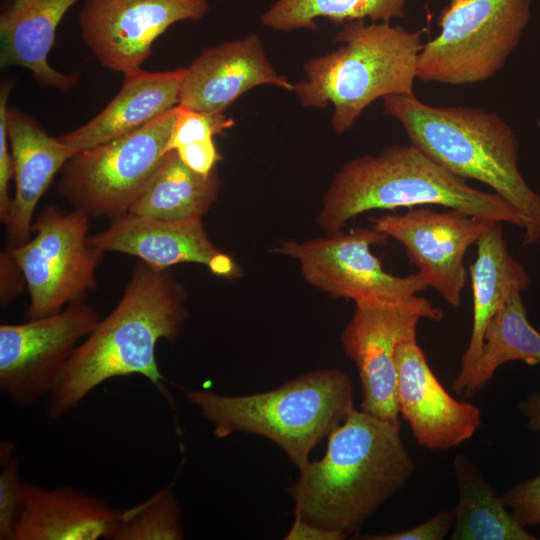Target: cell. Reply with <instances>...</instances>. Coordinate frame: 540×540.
Masks as SVG:
<instances>
[{"label":"cell","instance_id":"obj_28","mask_svg":"<svg viewBox=\"0 0 540 540\" xmlns=\"http://www.w3.org/2000/svg\"><path fill=\"white\" fill-rule=\"evenodd\" d=\"M24 482L19 474L15 444L0 441V539L13 540L22 502Z\"/></svg>","mask_w":540,"mask_h":540},{"label":"cell","instance_id":"obj_3","mask_svg":"<svg viewBox=\"0 0 540 540\" xmlns=\"http://www.w3.org/2000/svg\"><path fill=\"white\" fill-rule=\"evenodd\" d=\"M384 115L396 120L410 144L467 180L479 181L525 218L523 246L540 240V194L518 167L519 143L497 113L465 106H433L412 95L383 98Z\"/></svg>","mask_w":540,"mask_h":540},{"label":"cell","instance_id":"obj_12","mask_svg":"<svg viewBox=\"0 0 540 540\" xmlns=\"http://www.w3.org/2000/svg\"><path fill=\"white\" fill-rule=\"evenodd\" d=\"M98 321L97 311L84 299L50 316L1 324V392L22 406L50 394L79 341Z\"/></svg>","mask_w":540,"mask_h":540},{"label":"cell","instance_id":"obj_30","mask_svg":"<svg viewBox=\"0 0 540 540\" xmlns=\"http://www.w3.org/2000/svg\"><path fill=\"white\" fill-rule=\"evenodd\" d=\"M12 87V81H5L0 89V220L4 225L9 219L13 199L9 194V183L14 178V168L7 129L8 97Z\"/></svg>","mask_w":540,"mask_h":540},{"label":"cell","instance_id":"obj_33","mask_svg":"<svg viewBox=\"0 0 540 540\" xmlns=\"http://www.w3.org/2000/svg\"><path fill=\"white\" fill-rule=\"evenodd\" d=\"M175 152L186 166L203 175L210 174L222 159L214 138L185 145Z\"/></svg>","mask_w":540,"mask_h":540},{"label":"cell","instance_id":"obj_31","mask_svg":"<svg viewBox=\"0 0 540 540\" xmlns=\"http://www.w3.org/2000/svg\"><path fill=\"white\" fill-rule=\"evenodd\" d=\"M501 496L521 525L540 524V472L533 478L518 482Z\"/></svg>","mask_w":540,"mask_h":540},{"label":"cell","instance_id":"obj_19","mask_svg":"<svg viewBox=\"0 0 540 540\" xmlns=\"http://www.w3.org/2000/svg\"><path fill=\"white\" fill-rule=\"evenodd\" d=\"M183 73L184 68L140 69L124 75L121 89L99 114L58 138L77 154L138 130L179 105Z\"/></svg>","mask_w":540,"mask_h":540},{"label":"cell","instance_id":"obj_24","mask_svg":"<svg viewBox=\"0 0 540 540\" xmlns=\"http://www.w3.org/2000/svg\"><path fill=\"white\" fill-rule=\"evenodd\" d=\"M220 187L217 167L208 175L197 173L170 151L128 213L166 221L202 220Z\"/></svg>","mask_w":540,"mask_h":540},{"label":"cell","instance_id":"obj_29","mask_svg":"<svg viewBox=\"0 0 540 540\" xmlns=\"http://www.w3.org/2000/svg\"><path fill=\"white\" fill-rule=\"evenodd\" d=\"M234 124L224 114L210 115L178 105L177 118L166 146V153L199 141L214 138Z\"/></svg>","mask_w":540,"mask_h":540},{"label":"cell","instance_id":"obj_7","mask_svg":"<svg viewBox=\"0 0 540 540\" xmlns=\"http://www.w3.org/2000/svg\"><path fill=\"white\" fill-rule=\"evenodd\" d=\"M533 0H450L437 24L440 33L423 45L416 78L446 85L490 79L519 45Z\"/></svg>","mask_w":540,"mask_h":540},{"label":"cell","instance_id":"obj_21","mask_svg":"<svg viewBox=\"0 0 540 540\" xmlns=\"http://www.w3.org/2000/svg\"><path fill=\"white\" fill-rule=\"evenodd\" d=\"M79 0H7L0 14V66L30 70L43 85L62 92L78 82V75L54 69L48 55L64 15Z\"/></svg>","mask_w":540,"mask_h":540},{"label":"cell","instance_id":"obj_18","mask_svg":"<svg viewBox=\"0 0 540 540\" xmlns=\"http://www.w3.org/2000/svg\"><path fill=\"white\" fill-rule=\"evenodd\" d=\"M7 129L14 168L15 194L5 224L10 247L25 244L32 233L35 208L55 175L73 155L31 115L8 107Z\"/></svg>","mask_w":540,"mask_h":540},{"label":"cell","instance_id":"obj_2","mask_svg":"<svg viewBox=\"0 0 540 540\" xmlns=\"http://www.w3.org/2000/svg\"><path fill=\"white\" fill-rule=\"evenodd\" d=\"M186 301V289L170 268L137 263L115 308L67 361L49 394V418H61L97 386L116 377L141 375L166 396L156 347L159 340L179 335L188 318Z\"/></svg>","mask_w":540,"mask_h":540},{"label":"cell","instance_id":"obj_35","mask_svg":"<svg viewBox=\"0 0 540 540\" xmlns=\"http://www.w3.org/2000/svg\"><path fill=\"white\" fill-rule=\"evenodd\" d=\"M286 540H341L336 533L324 530L316 525L294 517L293 524L285 537Z\"/></svg>","mask_w":540,"mask_h":540},{"label":"cell","instance_id":"obj_36","mask_svg":"<svg viewBox=\"0 0 540 540\" xmlns=\"http://www.w3.org/2000/svg\"><path fill=\"white\" fill-rule=\"evenodd\" d=\"M519 409L526 419L527 428L540 431V392L529 395L519 404Z\"/></svg>","mask_w":540,"mask_h":540},{"label":"cell","instance_id":"obj_34","mask_svg":"<svg viewBox=\"0 0 540 540\" xmlns=\"http://www.w3.org/2000/svg\"><path fill=\"white\" fill-rule=\"evenodd\" d=\"M0 278V302L1 307H5L26 286L23 272L8 248L0 254Z\"/></svg>","mask_w":540,"mask_h":540},{"label":"cell","instance_id":"obj_9","mask_svg":"<svg viewBox=\"0 0 540 540\" xmlns=\"http://www.w3.org/2000/svg\"><path fill=\"white\" fill-rule=\"evenodd\" d=\"M89 218L49 205L32 224L35 236L8 247L25 277L28 319L56 314L97 288L95 272L105 252L88 242Z\"/></svg>","mask_w":540,"mask_h":540},{"label":"cell","instance_id":"obj_17","mask_svg":"<svg viewBox=\"0 0 540 540\" xmlns=\"http://www.w3.org/2000/svg\"><path fill=\"white\" fill-rule=\"evenodd\" d=\"M88 242L104 252L135 256L159 268L196 263L223 278L237 277L239 272L233 259L211 241L201 219L166 221L127 213L89 236Z\"/></svg>","mask_w":540,"mask_h":540},{"label":"cell","instance_id":"obj_25","mask_svg":"<svg viewBox=\"0 0 540 540\" xmlns=\"http://www.w3.org/2000/svg\"><path fill=\"white\" fill-rule=\"evenodd\" d=\"M512 361L540 364V332L530 324L519 291L508 296L488 323L481 354L461 395L468 398L481 392L496 370Z\"/></svg>","mask_w":540,"mask_h":540},{"label":"cell","instance_id":"obj_8","mask_svg":"<svg viewBox=\"0 0 540 540\" xmlns=\"http://www.w3.org/2000/svg\"><path fill=\"white\" fill-rule=\"evenodd\" d=\"M178 106L138 130L73 155L56 190L75 210L112 220L127 214L166 154Z\"/></svg>","mask_w":540,"mask_h":540},{"label":"cell","instance_id":"obj_11","mask_svg":"<svg viewBox=\"0 0 540 540\" xmlns=\"http://www.w3.org/2000/svg\"><path fill=\"white\" fill-rule=\"evenodd\" d=\"M421 319L441 321L443 312L418 295L402 301L355 303L352 318L344 327L340 341L345 355L354 362L359 373L362 410L401 423L395 350L399 340L417 329Z\"/></svg>","mask_w":540,"mask_h":540},{"label":"cell","instance_id":"obj_1","mask_svg":"<svg viewBox=\"0 0 540 540\" xmlns=\"http://www.w3.org/2000/svg\"><path fill=\"white\" fill-rule=\"evenodd\" d=\"M414 469L401 423L353 407L328 435L324 456L299 469L286 492L295 518L344 539L393 498Z\"/></svg>","mask_w":540,"mask_h":540},{"label":"cell","instance_id":"obj_26","mask_svg":"<svg viewBox=\"0 0 540 540\" xmlns=\"http://www.w3.org/2000/svg\"><path fill=\"white\" fill-rule=\"evenodd\" d=\"M408 0H276L260 23L278 32L317 30V20L343 25L355 20L391 22L403 18Z\"/></svg>","mask_w":540,"mask_h":540},{"label":"cell","instance_id":"obj_23","mask_svg":"<svg viewBox=\"0 0 540 540\" xmlns=\"http://www.w3.org/2000/svg\"><path fill=\"white\" fill-rule=\"evenodd\" d=\"M458 488V502L453 510L452 540H536L521 525L502 496L485 479L466 454H457L452 463Z\"/></svg>","mask_w":540,"mask_h":540},{"label":"cell","instance_id":"obj_15","mask_svg":"<svg viewBox=\"0 0 540 540\" xmlns=\"http://www.w3.org/2000/svg\"><path fill=\"white\" fill-rule=\"evenodd\" d=\"M417 329L406 333L395 350L400 417L424 448L444 451L473 437L482 423L480 409L454 398L441 384L417 342Z\"/></svg>","mask_w":540,"mask_h":540},{"label":"cell","instance_id":"obj_20","mask_svg":"<svg viewBox=\"0 0 540 540\" xmlns=\"http://www.w3.org/2000/svg\"><path fill=\"white\" fill-rule=\"evenodd\" d=\"M119 510L71 487L23 484L13 540H96L108 536Z\"/></svg>","mask_w":540,"mask_h":540},{"label":"cell","instance_id":"obj_22","mask_svg":"<svg viewBox=\"0 0 540 540\" xmlns=\"http://www.w3.org/2000/svg\"><path fill=\"white\" fill-rule=\"evenodd\" d=\"M500 224L494 223L477 241L476 259L470 265L472 330L452 385L459 395L481 354L488 323L511 293L525 291L530 284L526 268L509 252Z\"/></svg>","mask_w":540,"mask_h":540},{"label":"cell","instance_id":"obj_16","mask_svg":"<svg viewBox=\"0 0 540 540\" xmlns=\"http://www.w3.org/2000/svg\"><path fill=\"white\" fill-rule=\"evenodd\" d=\"M271 85L292 91L277 72L257 34L205 48L184 68L179 106L210 115L224 112L243 94Z\"/></svg>","mask_w":540,"mask_h":540},{"label":"cell","instance_id":"obj_5","mask_svg":"<svg viewBox=\"0 0 540 540\" xmlns=\"http://www.w3.org/2000/svg\"><path fill=\"white\" fill-rule=\"evenodd\" d=\"M424 29L355 20L335 35L336 49L303 63L292 91L304 108L333 106L331 126L344 134L374 101L412 95Z\"/></svg>","mask_w":540,"mask_h":540},{"label":"cell","instance_id":"obj_27","mask_svg":"<svg viewBox=\"0 0 540 540\" xmlns=\"http://www.w3.org/2000/svg\"><path fill=\"white\" fill-rule=\"evenodd\" d=\"M182 513L173 489L164 487L145 501L119 511L108 540H182Z\"/></svg>","mask_w":540,"mask_h":540},{"label":"cell","instance_id":"obj_10","mask_svg":"<svg viewBox=\"0 0 540 540\" xmlns=\"http://www.w3.org/2000/svg\"><path fill=\"white\" fill-rule=\"evenodd\" d=\"M341 230L304 241L282 240L272 251L297 261L305 281L332 298L402 301L429 287L418 272L396 276L383 268L371 247L385 244V234L373 227Z\"/></svg>","mask_w":540,"mask_h":540},{"label":"cell","instance_id":"obj_13","mask_svg":"<svg viewBox=\"0 0 540 540\" xmlns=\"http://www.w3.org/2000/svg\"><path fill=\"white\" fill-rule=\"evenodd\" d=\"M209 8V0H85L79 26L98 62L126 75L141 69L168 28L199 21Z\"/></svg>","mask_w":540,"mask_h":540},{"label":"cell","instance_id":"obj_4","mask_svg":"<svg viewBox=\"0 0 540 540\" xmlns=\"http://www.w3.org/2000/svg\"><path fill=\"white\" fill-rule=\"evenodd\" d=\"M431 205L526 226L523 215L499 195L471 187L411 144H393L344 163L322 197L316 222L331 233L368 211Z\"/></svg>","mask_w":540,"mask_h":540},{"label":"cell","instance_id":"obj_32","mask_svg":"<svg viewBox=\"0 0 540 540\" xmlns=\"http://www.w3.org/2000/svg\"><path fill=\"white\" fill-rule=\"evenodd\" d=\"M454 514L451 510H441L430 519L405 530L364 534L355 537L362 540H442L452 531Z\"/></svg>","mask_w":540,"mask_h":540},{"label":"cell","instance_id":"obj_14","mask_svg":"<svg viewBox=\"0 0 540 540\" xmlns=\"http://www.w3.org/2000/svg\"><path fill=\"white\" fill-rule=\"evenodd\" d=\"M370 221L374 229L403 246L428 286L453 308L461 304L468 248L497 223L458 210L428 207L371 217Z\"/></svg>","mask_w":540,"mask_h":540},{"label":"cell","instance_id":"obj_6","mask_svg":"<svg viewBox=\"0 0 540 540\" xmlns=\"http://www.w3.org/2000/svg\"><path fill=\"white\" fill-rule=\"evenodd\" d=\"M347 373L337 368L306 372L276 389L242 396L206 390L186 391L213 426L218 439L233 433L254 434L278 445L298 469L314 447L340 425L353 404Z\"/></svg>","mask_w":540,"mask_h":540}]
</instances>
